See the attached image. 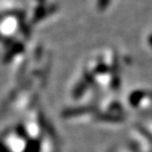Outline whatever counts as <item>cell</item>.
<instances>
[{
    "mask_svg": "<svg viewBox=\"0 0 152 152\" xmlns=\"http://www.w3.org/2000/svg\"><path fill=\"white\" fill-rule=\"evenodd\" d=\"M108 1H109V0H98V7H99L100 10L104 9V7L107 5Z\"/></svg>",
    "mask_w": 152,
    "mask_h": 152,
    "instance_id": "cell-1",
    "label": "cell"
}]
</instances>
